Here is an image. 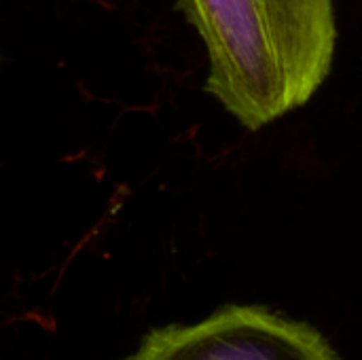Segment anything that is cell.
<instances>
[{
	"label": "cell",
	"mask_w": 362,
	"mask_h": 360,
	"mask_svg": "<svg viewBox=\"0 0 362 360\" xmlns=\"http://www.w3.org/2000/svg\"><path fill=\"white\" fill-rule=\"evenodd\" d=\"M208 53L206 91L257 132L305 106L337 51L335 0H178Z\"/></svg>",
	"instance_id": "1"
},
{
	"label": "cell",
	"mask_w": 362,
	"mask_h": 360,
	"mask_svg": "<svg viewBox=\"0 0 362 360\" xmlns=\"http://www.w3.org/2000/svg\"><path fill=\"white\" fill-rule=\"evenodd\" d=\"M127 360H337L310 325L259 306H227L202 323L151 331Z\"/></svg>",
	"instance_id": "2"
}]
</instances>
